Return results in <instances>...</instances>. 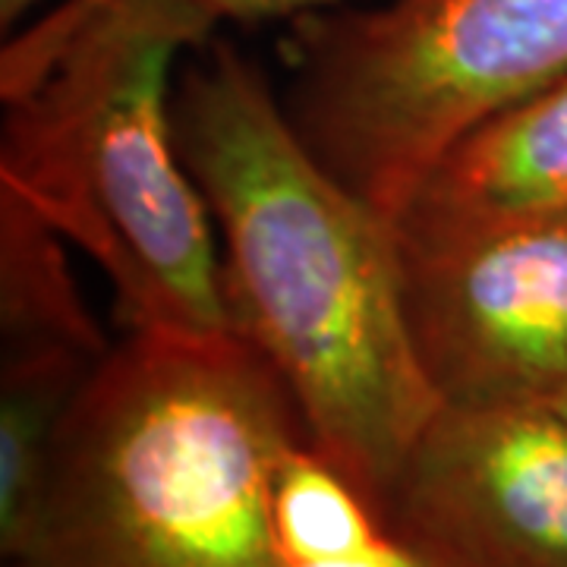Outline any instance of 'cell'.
<instances>
[{
	"label": "cell",
	"instance_id": "3957f363",
	"mask_svg": "<svg viewBox=\"0 0 567 567\" xmlns=\"http://www.w3.org/2000/svg\"><path fill=\"white\" fill-rule=\"evenodd\" d=\"M297 423L240 334H126L63 413L13 567H284L271 488Z\"/></svg>",
	"mask_w": 567,
	"mask_h": 567
},
{
	"label": "cell",
	"instance_id": "5b68a950",
	"mask_svg": "<svg viewBox=\"0 0 567 567\" xmlns=\"http://www.w3.org/2000/svg\"><path fill=\"white\" fill-rule=\"evenodd\" d=\"M394 227L442 404H546L567 379V215L413 203Z\"/></svg>",
	"mask_w": 567,
	"mask_h": 567
},
{
	"label": "cell",
	"instance_id": "8fae6325",
	"mask_svg": "<svg viewBox=\"0 0 567 567\" xmlns=\"http://www.w3.org/2000/svg\"><path fill=\"white\" fill-rule=\"evenodd\" d=\"M284 567H432L416 548L404 543L398 533H379L365 546L331 555V558H316V561H284Z\"/></svg>",
	"mask_w": 567,
	"mask_h": 567
},
{
	"label": "cell",
	"instance_id": "9c48e42d",
	"mask_svg": "<svg viewBox=\"0 0 567 567\" xmlns=\"http://www.w3.org/2000/svg\"><path fill=\"white\" fill-rule=\"evenodd\" d=\"M375 514L363 492L306 439L281 454L271 517L284 561H316L365 546L382 533Z\"/></svg>",
	"mask_w": 567,
	"mask_h": 567
},
{
	"label": "cell",
	"instance_id": "4fadbf2b",
	"mask_svg": "<svg viewBox=\"0 0 567 567\" xmlns=\"http://www.w3.org/2000/svg\"><path fill=\"white\" fill-rule=\"evenodd\" d=\"M546 404L551 406V410H555V413H558L561 420H567V379L561 382V385H558V391H555V394L548 398Z\"/></svg>",
	"mask_w": 567,
	"mask_h": 567
},
{
	"label": "cell",
	"instance_id": "52a82bcc",
	"mask_svg": "<svg viewBox=\"0 0 567 567\" xmlns=\"http://www.w3.org/2000/svg\"><path fill=\"white\" fill-rule=\"evenodd\" d=\"M63 244L51 224L0 189V391L73 401L111 353Z\"/></svg>",
	"mask_w": 567,
	"mask_h": 567
},
{
	"label": "cell",
	"instance_id": "7a4b0ae2",
	"mask_svg": "<svg viewBox=\"0 0 567 567\" xmlns=\"http://www.w3.org/2000/svg\"><path fill=\"white\" fill-rule=\"evenodd\" d=\"M215 29L186 0H61L0 54V189L114 290L126 334H237L171 92Z\"/></svg>",
	"mask_w": 567,
	"mask_h": 567
},
{
	"label": "cell",
	"instance_id": "30bf717a",
	"mask_svg": "<svg viewBox=\"0 0 567 567\" xmlns=\"http://www.w3.org/2000/svg\"><path fill=\"white\" fill-rule=\"evenodd\" d=\"M212 29L224 22L300 20L319 10H331L338 0H186Z\"/></svg>",
	"mask_w": 567,
	"mask_h": 567
},
{
	"label": "cell",
	"instance_id": "ba28073f",
	"mask_svg": "<svg viewBox=\"0 0 567 567\" xmlns=\"http://www.w3.org/2000/svg\"><path fill=\"white\" fill-rule=\"evenodd\" d=\"M413 203L567 215V73L473 126Z\"/></svg>",
	"mask_w": 567,
	"mask_h": 567
},
{
	"label": "cell",
	"instance_id": "7c38bea8",
	"mask_svg": "<svg viewBox=\"0 0 567 567\" xmlns=\"http://www.w3.org/2000/svg\"><path fill=\"white\" fill-rule=\"evenodd\" d=\"M44 0H0V25L3 29H10V25H17V22L32 10V7H39Z\"/></svg>",
	"mask_w": 567,
	"mask_h": 567
},
{
	"label": "cell",
	"instance_id": "6da1fadb",
	"mask_svg": "<svg viewBox=\"0 0 567 567\" xmlns=\"http://www.w3.org/2000/svg\"><path fill=\"white\" fill-rule=\"evenodd\" d=\"M171 126L221 237L234 331L281 379L306 442L385 511L442 410L406 324L398 227L312 155L230 41L177 70Z\"/></svg>",
	"mask_w": 567,
	"mask_h": 567
},
{
	"label": "cell",
	"instance_id": "8992f818",
	"mask_svg": "<svg viewBox=\"0 0 567 567\" xmlns=\"http://www.w3.org/2000/svg\"><path fill=\"white\" fill-rule=\"evenodd\" d=\"M385 514L432 567H567V420L548 404H442Z\"/></svg>",
	"mask_w": 567,
	"mask_h": 567
},
{
	"label": "cell",
	"instance_id": "277c9868",
	"mask_svg": "<svg viewBox=\"0 0 567 567\" xmlns=\"http://www.w3.org/2000/svg\"><path fill=\"white\" fill-rule=\"evenodd\" d=\"M293 22L287 114L391 221L473 126L567 73V0H382Z\"/></svg>",
	"mask_w": 567,
	"mask_h": 567
}]
</instances>
